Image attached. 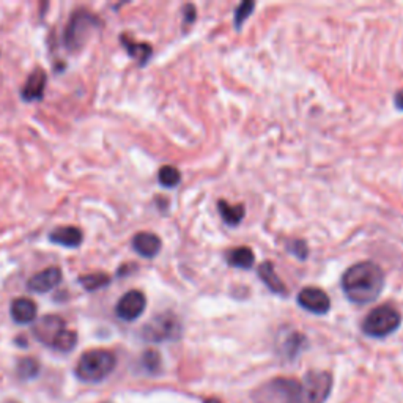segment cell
Listing matches in <instances>:
<instances>
[{"label":"cell","instance_id":"cell-9","mask_svg":"<svg viewBox=\"0 0 403 403\" xmlns=\"http://www.w3.org/2000/svg\"><path fill=\"white\" fill-rule=\"evenodd\" d=\"M298 304L312 313L325 315L330 312L331 299L325 290L318 287H306L298 293Z\"/></svg>","mask_w":403,"mask_h":403},{"label":"cell","instance_id":"cell-5","mask_svg":"<svg viewBox=\"0 0 403 403\" xmlns=\"http://www.w3.org/2000/svg\"><path fill=\"white\" fill-rule=\"evenodd\" d=\"M402 315L394 306L383 304L372 309L362 321V332L369 337H386L399 330Z\"/></svg>","mask_w":403,"mask_h":403},{"label":"cell","instance_id":"cell-21","mask_svg":"<svg viewBox=\"0 0 403 403\" xmlns=\"http://www.w3.org/2000/svg\"><path fill=\"white\" fill-rule=\"evenodd\" d=\"M157 180H160L161 186L164 188H175L180 185L181 174L180 170L174 166H162L157 174Z\"/></svg>","mask_w":403,"mask_h":403},{"label":"cell","instance_id":"cell-23","mask_svg":"<svg viewBox=\"0 0 403 403\" xmlns=\"http://www.w3.org/2000/svg\"><path fill=\"white\" fill-rule=\"evenodd\" d=\"M142 367L148 372V374H157L161 370V355L156 350H147L142 355Z\"/></svg>","mask_w":403,"mask_h":403},{"label":"cell","instance_id":"cell-18","mask_svg":"<svg viewBox=\"0 0 403 403\" xmlns=\"http://www.w3.org/2000/svg\"><path fill=\"white\" fill-rule=\"evenodd\" d=\"M218 210L224 222L229 225H238L244 218V206L230 205V204H227V200L218 202Z\"/></svg>","mask_w":403,"mask_h":403},{"label":"cell","instance_id":"cell-10","mask_svg":"<svg viewBox=\"0 0 403 403\" xmlns=\"http://www.w3.org/2000/svg\"><path fill=\"white\" fill-rule=\"evenodd\" d=\"M62 277L63 274L59 267H49L31 276L27 282V288L31 293H48L59 285Z\"/></svg>","mask_w":403,"mask_h":403},{"label":"cell","instance_id":"cell-29","mask_svg":"<svg viewBox=\"0 0 403 403\" xmlns=\"http://www.w3.org/2000/svg\"><path fill=\"white\" fill-rule=\"evenodd\" d=\"M204 403H222V402L218 400V399H206Z\"/></svg>","mask_w":403,"mask_h":403},{"label":"cell","instance_id":"cell-30","mask_svg":"<svg viewBox=\"0 0 403 403\" xmlns=\"http://www.w3.org/2000/svg\"><path fill=\"white\" fill-rule=\"evenodd\" d=\"M106 403H111V402H106Z\"/></svg>","mask_w":403,"mask_h":403},{"label":"cell","instance_id":"cell-12","mask_svg":"<svg viewBox=\"0 0 403 403\" xmlns=\"http://www.w3.org/2000/svg\"><path fill=\"white\" fill-rule=\"evenodd\" d=\"M132 248L143 258H153L162 248L161 238L151 232H139L132 238Z\"/></svg>","mask_w":403,"mask_h":403},{"label":"cell","instance_id":"cell-22","mask_svg":"<svg viewBox=\"0 0 403 403\" xmlns=\"http://www.w3.org/2000/svg\"><path fill=\"white\" fill-rule=\"evenodd\" d=\"M38 370H40V364H38L36 359L34 358H22L21 361L17 362V375L22 378V380H31L38 375Z\"/></svg>","mask_w":403,"mask_h":403},{"label":"cell","instance_id":"cell-15","mask_svg":"<svg viewBox=\"0 0 403 403\" xmlns=\"http://www.w3.org/2000/svg\"><path fill=\"white\" fill-rule=\"evenodd\" d=\"M225 260L233 268L249 269V268L254 267L255 255H254V250H252L250 248L239 246V248H233L230 250H227Z\"/></svg>","mask_w":403,"mask_h":403},{"label":"cell","instance_id":"cell-7","mask_svg":"<svg viewBox=\"0 0 403 403\" xmlns=\"http://www.w3.org/2000/svg\"><path fill=\"white\" fill-rule=\"evenodd\" d=\"M66 330L68 327L65 320H63L60 315L48 313L36 321L31 332H34V336L36 337L38 342H41L52 348L54 344Z\"/></svg>","mask_w":403,"mask_h":403},{"label":"cell","instance_id":"cell-17","mask_svg":"<svg viewBox=\"0 0 403 403\" xmlns=\"http://www.w3.org/2000/svg\"><path fill=\"white\" fill-rule=\"evenodd\" d=\"M120 41L126 49V52H128L132 59H136L139 62V65L143 66L147 65V62L150 60L151 54H153V49H151L150 44L147 43H137L134 40H131L128 35H122L120 36Z\"/></svg>","mask_w":403,"mask_h":403},{"label":"cell","instance_id":"cell-24","mask_svg":"<svg viewBox=\"0 0 403 403\" xmlns=\"http://www.w3.org/2000/svg\"><path fill=\"white\" fill-rule=\"evenodd\" d=\"M76 344H78V334L71 330H66L54 344L52 348L60 353H69L74 348Z\"/></svg>","mask_w":403,"mask_h":403},{"label":"cell","instance_id":"cell-26","mask_svg":"<svg viewBox=\"0 0 403 403\" xmlns=\"http://www.w3.org/2000/svg\"><path fill=\"white\" fill-rule=\"evenodd\" d=\"M287 249L290 254H293L299 258V260H306L309 255V248L302 239H293L292 243L287 244Z\"/></svg>","mask_w":403,"mask_h":403},{"label":"cell","instance_id":"cell-28","mask_svg":"<svg viewBox=\"0 0 403 403\" xmlns=\"http://www.w3.org/2000/svg\"><path fill=\"white\" fill-rule=\"evenodd\" d=\"M394 103H395V107L399 111H403V88L400 92H397L395 93V97H394Z\"/></svg>","mask_w":403,"mask_h":403},{"label":"cell","instance_id":"cell-14","mask_svg":"<svg viewBox=\"0 0 403 403\" xmlns=\"http://www.w3.org/2000/svg\"><path fill=\"white\" fill-rule=\"evenodd\" d=\"M36 304L30 298H16L11 301L10 313L17 325L31 323L36 318Z\"/></svg>","mask_w":403,"mask_h":403},{"label":"cell","instance_id":"cell-4","mask_svg":"<svg viewBox=\"0 0 403 403\" xmlns=\"http://www.w3.org/2000/svg\"><path fill=\"white\" fill-rule=\"evenodd\" d=\"M99 27V17L94 16L92 11L84 8L76 10L66 25L65 34H63V43H65L69 52H78V50L84 48L92 31L98 30Z\"/></svg>","mask_w":403,"mask_h":403},{"label":"cell","instance_id":"cell-19","mask_svg":"<svg viewBox=\"0 0 403 403\" xmlns=\"http://www.w3.org/2000/svg\"><path fill=\"white\" fill-rule=\"evenodd\" d=\"M112 277L107 273H90L82 274L79 277V283L84 287L87 292H97L99 288H104L111 283Z\"/></svg>","mask_w":403,"mask_h":403},{"label":"cell","instance_id":"cell-8","mask_svg":"<svg viewBox=\"0 0 403 403\" xmlns=\"http://www.w3.org/2000/svg\"><path fill=\"white\" fill-rule=\"evenodd\" d=\"M147 307V298L141 290H131L118 299L115 306V313L120 320L134 321L143 313Z\"/></svg>","mask_w":403,"mask_h":403},{"label":"cell","instance_id":"cell-27","mask_svg":"<svg viewBox=\"0 0 403 403\" xmlns=\"http://www.w3.org/2000/svg\"><path fill=\"white\" fill-rule=\"evenodd\" d=\"M185 17H186L188 24H191L195 19V8H194L192 5H186L185 6Z\"/></svg>","mask_w":403,"mask_h":403},{"label":"cell","instance_id":"cell-13","mask_svg":"<svg viewBox=\"0 0 403 403\" xmlns=\"http://www.w3.org/2000/svg\"><path fill=\"white\" fill-rule=\"evenodd\" d=\"M84 239V233L79 227L74 225H65V227H57L52 232L49 233V241L54 244L63 246V248H79Z\"/></svg>","mask_w":403,"mask_h":403},{"label":"cell","instance_id":"cell-6","mask_svg":"<svg viewBox=\"0 0 403 403\" xmlns=\"http://www.w3.org/2000/svg\"><path fill=\"white\" fill-rule=\"evenodd\" d=\"M181 331L183 327L178 317L172 312H164L156 315L142 327L141 336L147 342H169V340L180 339Z\"/></svg>","mask_w":403,"mask_h":403},{"label":"cell","instance_id":"cell-2","mask_svg":"<svg viewBox=\"0 0 403 403\" xmlns=\"http://www.w3.org/2000/svg\"><path fill=\"white\" fill-rule=\"evenodd\" d=\"M340 285L353 304L365 306L381 295L384 273L374 262H359L345 271Z\"/></svg>","mask_w":403,"mask_h":403},{"label":"cell","instance_id":"cell-16","mask_svg":"<svg viewBox=\"0 0 403 403\" xmlns=\"http://www.w3.org/2000/svg\"><path fill=\"white\" fill-rule=\"evenodd\" d=\"M258 276H260L262 282L267 285L271 292L277 295H287V287L283 283L279 276H277L274 264L271 262H263L260 267H258Z\"/></svg>","mask_w":403,"mask_h":403},{"label":"cell","instance_id":"cell-1","mask_svg":"<svg viewBox=\"0 0 403 403\" xmlns=\"http://www.w3.org/2000/svg\"><path fill=\"white\" fill-rule=\"evenodd\" d=\"M274 393L283 403H325L332 389V375L330 372L311 370L301 381L277 378L273 383Z\"/></svg>","mask_w":403,"mask_h":403},{"label":"cell","instance_id":"cell-20","mask_svg":"<svg viewBox=\"0 0 403 403\" xmlns=\"http://www.w3.org/2000/svg\"><path fill=\"white\" fill-rule=\"evenodd\" d=\"M306 345V337L299 332H290L288 336L283 339L282 342V355L288 358L298 356V353L302 350V346Z\"/></svg>","mask_w":403,"mask_h":403},{"label":"cell","instance_id":"cell-3","mask_svg":"<svg viewBox=\"0 0 403 403\" xmlns=\"http://www.w3.org/2000/svg\"><path fill=\"white\" fill-rule=\"evenodd\" d=\"M117 359L109 350H90L79 358L76 375L84 383H99L109 376L115 369Z\"/></svg>","mask_w":403,"mask_h":403},{"label":"cell","instance_id":"cell-25","mask_svg":"<svg viewBox=\"0 0 403 403\" xmlns=\"http://www.w3.org/2000/svg\"><path fill=\"white\" fill-rule=\"evenodd\" d=\"M255 3L254 2H243L238 6L235 11V27L241 29V24L250 16V13L254 11Z\"/></svg>","mask_w":403,"mask_h":403},{"label":"cell","instance_id":"cell-11","mask_svg":"<svg viewBox=\"0 0 403 403\" xmlns=\"http://www.w3.org/2000/svg\"><path fill=\"white\" fill-rule=\"evenodd\" d=\"M48 74L43 68H36L30 73L29 79L25 80V84L21 90V97L24 101H40L44 94V88H46Z\"/></svg>","mask_w":403,"mask_h":403}]
</instances>
